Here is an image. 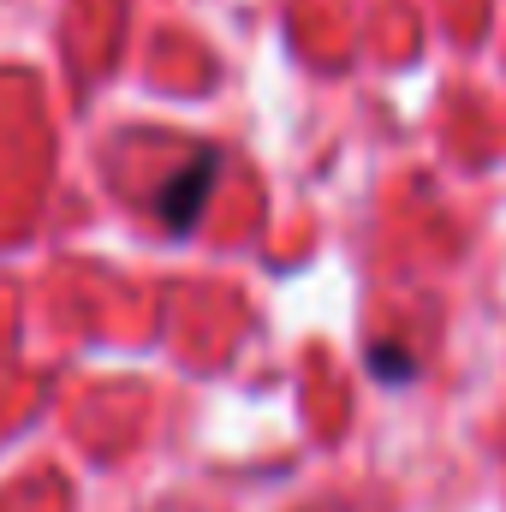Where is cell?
I'll use <instances>...</instances> for the list:
<instances>
[{
	"mask_svg": "<svg viewBox=\"0 0 506 512\" xmlns=\"http://www.w3.org/2000/svg\"><path fill=\"white\" fill-rule=\"evenodd\" d=\"M215 179H221V161L215 155H197V161H185L161 191H155V209H161V221L173 227V233H185L197 215H203V203H209V191H215Z\"/></svg>",
	"mask_w": 506,
	"mask_h": 512,
	"instance_id": "obj_1",
	"label": "cell"
},
{
	"mask_svg": "<svg viewBox=\"0 0 506 512\" xmlns=\"http://www.w3.org/2000/svg\"><path fill=\"white\" fill-rule=\"evenodd\" d=\"M376 376H387V382H405L411 376V364L399 358V346H376Z\"/></svg>",
	"mask_w": 506,
	"mask_h": 512,
	"instance_id": "obj_2",
	"label": "cell"
}]
</instances>
